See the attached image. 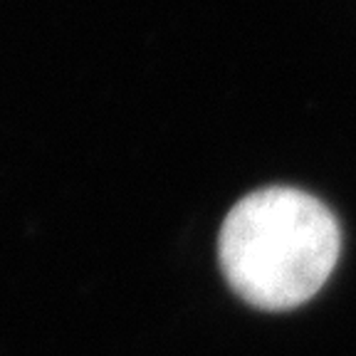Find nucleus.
I'll return each instance as SVG.
<instances>
[{
  "label": "nucleus",
  "mask_w": 356,
  "mask_h": 356,
  "mask_svg": "<svg viewBox=\"0 0 356 356\" xmlns=\"http://www.w3.org/2000/svg\"><path fill=\"white\" fill-rule=\"evenodd\" d=\"M339 225L322 200L297 188L245 195L220 228V267L230 287L267 312L314 297L339 257Z\"/></svg>",
  "instance_id": "obj_1"
}]
</instances>
